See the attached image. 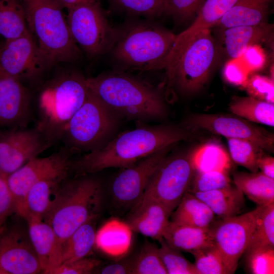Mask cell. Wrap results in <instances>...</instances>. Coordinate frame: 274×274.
Wrapping results in <instances>:
<instances>
[{
  "instance_id": "ab89813d",
  "label": "cell",
  "mask_w": 274,
  "mask_h": 274,
  "mask_svg": "<svg viewBox=\"0 0 274 274\" xmlns=\"http://www.w3.org/2000/svg\"><path fill=\"white\" fill-rule=\"evenodd\" d=\"M244 254L246 268L249 273H274V248L256 249Z\"/></svg>"
},
{
  "instance_id": "836d02e7",
  "label": "cell",
  "mask_w": 274,
  "mask_h": 274,
  "mask_svg": "<svg viewBox=\"0 0 274 274\" xmlns=\"http://www.w3.org/2000/svg\"><path fill=\"white\" fill-rule=\"evenodd\" d=\"M232 160L250 172H258L257 160L262 155V149L246 140L227 138Z\"/></svg>"
},
{
  "instance_id": "f6af8a7d",
  "label": "cell",
  "mask_w": 274,
  "mask_h": 274,
  "mask_svg": "<svg viewBox=\"0 0 274 274\" xmlns=\"http://www.w3.org/2000/svg\"><path fill=\"white\" fill-rule=\"evenodd\" d=\"M224 77L230 83L244 87L248 79L247 71L236 64H227L224 69Z\"/></svg>"
},
{
  "instance_id": "f907efd6",
  "label": "cell",
  "mask_w": 274,
  "mask_h": 274,
  "mask_svg": "<svg viewBox=\"0 0 274 274\" xmlns=\"http://www.w3.org/2000/svg\"><path fill=\"white\" fill-rule=\"evenodd\" d=\"M2 174H3L2 173V171H1V169H0V176H1V175H2Z\"/></svg>"
},
{
  "instance_id": "5b68a950",
  "label": "cell",
  "mask_w": 274,
  "mask_h": 274,
  "mask_svg": "<svg viewBox=\"0 0 274 274\" xmlns=\"http://www.w3.org/2000/svg\"><path fill=\"white\" fill-rule=\"evenodd\" d=\"M59 185L43 221L62 244L88 221L97 218L102 202L100 182L86 175Z\"/></svg>"
},
{
  "instance_id": "277c9868",
  "label": "cell",
  "mask_w": 274,
  "mask_h": 274,
  "mask_svg": "<svg viewBox=\"0 0 274 274\" xmlns=\"http://www.w3.org/2000/svg\"><path fill=\"white\" fill-rule=\"evenodd\" d=\"M86 78L77 72L57 76L41 89L35 126L51 146L61 141L69 120L84 102Z\"/></svg>"
},
{
  "instance_id": "681fc988",
  "label": "cell",
  "mask_w": 274,
  "mask_h": 274,
  "mask_svg": "<svg viewBox=\"0 0 274 274\" xmlns=\"http://www.w3.org/2000/svg\"><path fill=\"white\" fill-rule=\"evenodd\" d=\"M61 7L68 9L76 5L93 0H57Z\"/></svg>"
},
{
  "instance_id": "bcb514c9",
  "label": "cell",
  "mask_w": 274,
  "mask_h": 274,
  "mask_svg": "<svg viewBox=\"0 0 274 274\" xmlns=\"http://www.w3.org/2000/svg\"><path fill=\"white\" fill-rule=\"evenodd\" d=\"M133 257L112 263L102 267L101 274H132Z\"/></svg>"
},
{
  "instance_id": "f35d334b",
  "label": "cell",
  "mask_w": 274,
  "mask_h": 274,
  "mask_svg": "<svg viewBox=\"0 0 274 274\" xmlns=\"http://www.w3.org/2000/svg\"><path fill=\"white\" fill-rule=\"evenodd\" d=\"M230 184L228 172L212 170L195 173L188 192H206L222 188Z\"/></svg>"
},
{
  "instance_id": "74e56055",
  "label": "cell",
  "mask_w": 274,
  "mask_h": 274,
  "mask_svg": "<svg viewBox=\"0 0 274 274\" xmlns=\"http://www.w3.org/2000/svg\"><path fill=\"white\" fill-rule=\"evenodd\" d=\"M191 254L199 274H228L215 244L197 250Z\"/></svg>"
},
{
  "instance_id": "f546056e",
  "label": "cell",
  "mask_w": 274,
  "mask_h": 274,
  "mask_svg": "<svg viewBox=\"0 0 274 274\" xmlns=\"http://www.w3.org/2000/svg\"><path fill=\"white\" fill-rule=\"evenodd\" d=\"M190 160L195 173L212 170L228 172L230 159L225 149L220 144L206 143L190 153Z\"/></svg>"
},
{
  "instance_id": "d590c367",
  "label": "cell",
  "mask_w": 274,
  "mask_h": 274,
  "mask_svg": "<svg viewBox=\"0 0 274 274\" xmlns=\"http://www.w3.org/2000/svg\"><path fill=\"white\" fill-rule=\"evenodd\" d=\"M119 11L132 16L153 19L165 14L164 0H110Z\"/></svg>"
},
{
  "instance_id": "5bb4252c",
  "label": "cell",
  "mask_w": 274,
  "mask_h": 274,
  "mask_svg": "<svg viewBox=\"0 0 274 274\" xmlns=\"http://www.w3.org/2000/svg\"><path fill=\"white\" fill-rule=\"evenodd\" d=\"M173 146L161 149L122 168L111 185L113 200L117 207L130 210L138 202L151 178L168 155Z\"/></svg>"
},
{
  "instance_id": "484cf974",
  "label": "cell",
  "mask_w": 274,
  "mask_h": 274,
  "mask_svg": "<svg viewBox=\"0 0 274 274\" xmlns=\"http://www.w3.org/2000/svg\"><path fill=\"white\" fill-rule=\"evenodd\" d=\"M170 217V221L177 224L210 228L215 215L204 202L187 192Z\"/></svg>"
},
{
  "instance_id": "8992f818",
  "label": "cell",
  "mask_w": 274,
  "mask_h": 274,
  "mask_svg": "<svg viewBox=\"0 0 274 274\" xmlns=\"http://www.w3.org/2000/svg\"><path fill=\"white\" fill-rule=\"evenodd\" d=\"M28 31L50 67L81 56L57 0H22Z\"/></svg>"
},
{
  "instance_id": "e575fe53",
  "label": "cell",
  "mask_w": 274,
  "mask_h": 274,
  "mask_svg": "<svg viewBox=\"0 0 274 274\" xmlns=\"http://www.w3.org/2000/svg\"><path fill=\"white\" fill-rule=\"evenodd\" d=\"M132 274H167L162 261L159 247L146 242L133 257Z\"/></svg>"
},
{
  "instance_id": "7dc6e473",
  "label": "cell",
  "mask_w": 274,
  "mask_h": 274,
  "mask_svg": "<svg viewBox=\"0 0 274 274\" xmlns=\"http://www.w3.org/2000/svg\"><path fill=\"white\" fill-rule=\"evenodd\" d=\"M244 55L251 69L260 68L263 65L265 60L264 53L258 45L249 47Z\"/></svg>"
},
{
  "instance_id": "8fae6325",
  "label": "cell",
  "mask_w": 274,
  "mask_h": 274,
  "mask_svg": "<svg viewBox=\"0 0 274 274\" xmlns=\"http://www.w3.org/2000/svg\"><path fill=\"white\" fill-rule=\"evenodd\" d=\"M70 153L66 148L46 157L34 158L7 176L14 212L24 218L27 193L37 182L48 179L63 181L67 177L70 172Z\"/></svg>"
},
{
  "instance_id": "9a60e30c",
  "label": "cell",
  "mask_w": 274,
  "mask_h": 274,
  "mask_svg": "<svg viewBox=\"0 0 274 274\" xmlns=\"http://www.w3.org/2000/svg\"><path fill=\"white\" fill-rule=\"evenodd\" d=\"M183 125L191 130L202 129L226 138L248 140L262 150H273V133L236 115L195 114L189 117Z\"/></svg>"
},
{
  "instance_id": "ba28073f",
  "label": "cell",
  "mask_w": 274,
  "mask_h": 274,
  "mask_svg": "<svg viewBox=\"0 0 274 274\" xmlns=\"http://www.w3.org/2000/svg\"><path fill=\"white\" fill-rule=\"evenodd\" d=\"M120 118L88 89L84 102L66 125L61 141L70 153L99 149L114 137Z\"/></svg>"
},
{
  "instance_id": "d6a6232c",
  "label": "cell",
  "mask_w": 274,
  "mask_h": 274,
  "mask_svg": "<svg viewBox=\"0 0 274 274\" xmlns=\"http://www.w3.org/2000/svg\"><path fill=\"white\" fill-rule=\"evenodd\" d=\"M274 248V203L265 206L258 218L244 254L251 250Z\"/></svg>"
},
{
  "instance_id": "ffe728a7",
  "label": "cell",
  "mask_w": 274,
  "mask_h": 274,
  "mask_svg": "<svg viewBox=\"0 0 274 274\" xmlns=\"http://www.w3.org/2000/svg\"><path fill=\"white\" fill-rule=\"evenodd\" d=\"M28 233L42 267L49 272L62 263V246L52 227L43 220L30 219Z\"/></svg>"
},
{
  "instance_id": "7bdbcfd3",
  "label": "cell",
  "mask_w": 274,
  "mask_h": 274,
  "mask_svg": "<svg viewBox=\"0 0 274 274\" xmlns=\"http://www.w3.org/2000/svg\"><path fill=\"white\" fill-rule=\"evenodd\" d=\"M101 261L98 259L84 257L74 261L61 263L52 270L49 274H88L98 268Z\"/></svg>"
},
{
  "instance_id": "cb8c5ba5",
  "label": "cell",
  "mask_w": 274,
  "mask_h": 274,
  "mask_svg": "<svg viewBox=\"0 0 274 274\" xmlns=\"http://www.w3.org/2000/svg\"><path fill=\"white\" fill-rule=\"evenodd\" d=\"M191 193L204 202L215 215L221 219L238 215L245 205L244 194L231 184L216 190Z\"/></svg>"
},
{
  "instance_id": "83f0119b",
  "label": "cell",
  "mask_w": 274,
  "mask_h": 274,
  "mask_svg": "<svg viewBox=\"0 0 274 274\" xmlns=\"http://www.w3.org/2000/svg\"><path fill=\"white\" fill-rule=\"evenodd\" d=\"M63 181L48 179L39 181L28 191L25 201L26 221L30 219L43 220L48 212L55 193Z\"/></svg>"
},
{
  "instance_id": "30bf717a",
  "label": "cell",
  "mask_w": 274,
  "mask_h": 274,
  "mask_svg": "<svg viewBox=\"0 0 274 274\" xmlns=\"http://www.w3.org/2000/svg\"><path fill=\"white\" fill-rule=\"evenodd\" d=\"M194 173L190 153L168 155L151 178L138 202L156 200L172 214L188 192Z\"/></svg>"
},
{
  "instance_id": "4316f807",
  "label": "cell",
  "mask_w": 274,
  "mask_h": 274,
  "mask_svg": "<svg viewBox=\"0 0 274 274\" xmlns=\"http://www.w3.org/2000/svg\"><path fill=\"white\" fill-rule=\"evenodd\" d=\"M235 186L257 206L274 203V179L261 172H235L233 174Z\"/></svg>"
},
{
  "instance_id": "c3c4849f",
  "label": "cell",
  "mask_w": 274,
  "mask_h": 274,
  "mask_svg": "<svg viewBox=\"0 0 274 274\" xmlns=\"http://www.w3.org/2000/svg\"><path fill=\"white\" fill-rule=\"evenodd\" d=\"M257 166L265 176L274 179V158L262 155L257 160Z\"/></svg>"
},
{
  "instance_id": "8d00e7d4",
  "label": "cell",
  "mask_w": 274,
  "mask_h": 274,
  "mask_svg": "<svg viewBox=\"0 0 274 274\" xmlns=\"http://www.w3.org/2000/svg\"><path fill=\"white\" fill-rule=\"evenodd\" d=\"M159 250L167 274H199L194 264L188 260L181 251L170 247L162 238Z\"/></svg>"
},
{
  "instance_id": "7402d4cb",
  "label": "cell",
  "mask_w": 274,
  "mask_h": 274,
  "mask_svg": "<svg viewBox=\"0 0 274 274\" xmlns=\"http://www.w3.org/2000/svg\"><path fill=\"white\" fill-rule=\"evenodd\" d=\"M163 238L172 248L192 253L215 244L210 228H199L175 223L169 220Z\"/></svg>"
},
{
  "instance_id": "603a6c76",
  "label": "cell",
  "mask_w": 274,
  "mask_h": 274,
  "mask_svg": "<svg viewBox=\"0 0 274 274\" xmlns=\"http://www.w3.org/2000/svg\"><path fill=\"white\" fill-rule=\"evenodd\" d=\"M272 0H238L215 24L221 29L265 23Z\"/></svg>"
},
{
  "instance_id": "6da1fadb",
  "label": "cell",
  "mask_w": 274,
  "mask_h": 274,
  "mask_svg": "<svg viewBox=\"0 0 274 274\" xmlns=\"http://www.w3.org/2000/svg\"><path fill=\"white\" fill-rule=\"evenodd\" d=\"M191 137V130L184 127H138L121 133L102 148L71 161L70 171L80 176L108 168H125L155 152Z\"/></svg>"
},
{
  "instance_id": "ac0fdd59",
  "label": "cell",
  "mask_w": 274,
  "mask_h": 274,
  "mask_svg": "<svg viewBox=\"0 0 274 274\" xmlns=\"http://www.w3.org/2000/svg\"><path fill=\"white\" fill-rule=\"evenodd\" d=\"M31 96L22 81L0 74V127H25L32 114Z\"/></svg>"
},
{
  "instance_id": "44dd1931",
  "label": "cell",
  "mask_w": 274,
  "mask_h": 274,
  "mask_svg": "<svg viewBox=\"0 0 274 274\" xmlns=\"http://www.w3.org/2000/svg\"><path fill=\"white\" fill-rule=\"evenodd\" d=\"M272 28L271 25L263 23L222 29V42L226 55L231 59L239 58L249 47L267 40Z\"/></svg>"
},
{
  "instance_id": "ee69618b",
  "label": "cell",
  "mask_w": 274,
  "mask_h": 274,
  "mask_svg": "<svg viewBox=\"0 0 274 274\" xmlns=\"http://www.w3.org/2000/svg\"><path fill=\"white\" fill-rule=\"evenodd\" d=\"M14 212V204L9 188L7 176H0V227L6 222L10 215Z\"/></svg>"
},
{
  "instance_id": "4fadbf2b",
  "label": "cell",
  "mask_w": 274,
  "mask_h": 274,
  "mask_svg": "<svg viewBox=\"0 0 274 274\" xmlns=\"http://www.w3.org/2000/svg\"><path fill=\"white\" fill-rule=\"evenodd\" d=\"M49 68L28 30L19 37L0 42V74L22 81L35 79Z\"/></svg>"
},
{
  "instance_id": "2e32d148",
  "label": "cell",
  "mask_w": 274,
  "mask_h": 274,
  "mask_svg": "<svg viewBox=\"0 0 274 274\" xmlns=\"http://www.w3.org/2000/svg\"><path fill=\"white\" fill-rule=\"evenodd\" d=\"M51 145L35 127L8 128L0 133V169L8 176Z\"/></svg>"
},
{
  "instance_id": "d4e9b609",
  "label": "cell",
  "mask_w": 274,
  "mask_h": 274,
  "mask_svg": "<svg viewBox=\"0 0 274 274\" xmlns=\"http://www.w3.org/2000/svg\"><path fill=\"white\" fill-rule=\"evenodd\" d=\"M238 1L206 0L191 25L176 35L173 46H182L201 30L210 29Z\"/></svg>"
},
{
  "instance_id": "7c38bea8",
  "label": "cell",
  "mask_w": 274,
  "mask_h": 274,
  "mask_svg": "<svg viewBox=\"0 0 274 274\" xmlns=\"http://www.w3.org/2000/svg\"><path fill=\"white\" fill-rule=\"evenodd\" d=\"M266 206H257L245 214L219 221L213 231L214 243L219 249L228 273H234L244 254L256 221Z\"/></svg>"
},
{
  "instance_id": "e0dca14e",
  "label": "cell",
  "mask_w": 274,
  "mask_h": 274,
  "mask_svg": "<svg viewBox=\"0 0 274 274\" xmlns=\"http://www.w3.org/2000/svg\"><path fill=\"white\" fill-rule=\"evenodd\" d=\"M0 270L3 274L42 272L28 232L18 226L0 227Z\"/></svg>"
},
{
  "instance_id": "b9f144b4",
  "label": "cell",
  "mask_w": 274,
  "mask_h": 274,
  "mask_svg": "<svg viewBox=\"0 0 274 274\" xmlns=\"http://www.w3.org/2000/svg\"><path fill=\"white\" fill-rule=\"evenodd\" d=\"M244 88L250 96L273 104V79L255 75L248 78Z\"/></svg>"
},
{
  "instance_id": "7a4b0ae2",
  "label": "cell",
  "mask_w": 274,
  "mask_h": 274,
  "mask_svg": "<svg viewBox=\"0 0 274 274\" xmlns=\"http://www.w3.org/2000/svg\"><path fill=\"white\" fill-rule=\"evenodd\" d=\"M89 90L120 118L161 119L167 109L161 92L150 83L122 71L86 78Z\"/></svg>"
},
{
  "instance_id": "d6986e66",
  "label": "cell",
  "mask_w": 274,
  "mask_h": 274,
  "mask_svg": "<svg viewBox=\"0 0 274 274\" xmlns=\"http://www.w3.org/2000/svg\"><path fill=\"white\" fill-rule=\"evenodd\" d=\"M171 213L159 202L146 199L137 202L125 221L131 230L158 241L163 238Z\"/></svg>"
},
{
  "instance_id": "9c48e42d",
  "label": "cell",
  "mask_w": 274,
  "mask_h": 274,
  "mask_svg": "<svg viewBox=\"0 0 274 274\" xmlns=\"http://www.w3.org/2000/svg\"><path fill=\"white\" fill-rule=\"evenodd\" d=\"M67 10L71 35L89 57L95 58L110 52L116 28L110 24L97 0L81 3Z\"/></svg>"
},
{
  "instance_id": "3957f363",
  "label": "cell",
  "mask_w": 274,
  "mask_h": 274,
  "mask_svg": "<svg viewBox=\"0 0 274 274\" xmlns=\"http://www.w3.org/2000/svg\"><path fill=\"white\" fill-rule=\"evenodd\" d=\"M152 19H131L116 28L110 51L119 70L149 71L162 69L176 35Z\"/></svg>"
},
{
  "instance_id": "816d5d0a",
  "label": "cell",
  "mask_w": 274,
  "mask_h": 274,
  "mask_svg": "<svg viewBox=\"0 0 274 274\" xmlns=\"http://www.w3.org/2000/svg\"><path fill=\"white\" fill-rule=\"evenodd\" d=\"M0 274H3L1 270H0Z\"/></svg>"
},
{
  "instance_id": "4dcf8cb0",
  "label": "cell",
  "mask_w": 274,
  "mask_h": 274,
  "mask_svg": "<svg viewBox=\"0 0 274 274\" xmlns=\"http://www.w3.org/2000/svg\"><path fill=\"white\" fill-rule=\"evenodd\" d=\"M235 115L251 122L274 126V105L251 96L235 97L229 104Z\"/></svg>"
},
{
  "instance_id": "1f68e13d",
  "label": "cell",
  "mask_w": 274,
  "mask_h": 274,
  "mask_svg": "<svg viewBox=\"0 0 274 274\" xmlns=\"http://www.w3.org/2000/svg\"><path fill=\"white\" fill-rule=\"evenodd\" d=\"M27 30L22 0H0V35L8 40Z\"/></svg>"
},
{
  "instance_id": "52a82bcc",
  "label": "cell",
  "mask_w": 274,
  "mask_h": 274,
  "mask_svg": "<svg viewBox=\"0 0 274 274\" xmlns=\"http://www.w3.org/2000/svg\"><path fill=\"white\" fill-rule=\"evenodd\" d=\"M218 46L210 29H205L186 44L172 49L162 69L165 71L167 88L176 87L190 94L207 83L218 56Z\"/></svg>"
},
{
  "instance_id": "60d3db41",
  "label": "cell",
  "mask_w": 274,
  "mask_h": 274,
  "mask_svg": "<svg viewBox=\"0 0 274 274\" xmlns=\"http://www.w3.org/2000/svg\"><path fill=\"white\" fill-rule=\"evenodd\" d=\"M206 0H164L165 14L179 22L197 15Z\"/></svg>"
},
{
  "instance_id": "f1b7e54d",
  "label": "cell",
  "mask_w": 274,
  "mask_h": 274,
  "mask_svg": "<svg viewBox=\"0 0 274 274\" xmlns=\"http://www.w3.org/2000/svg\"><path fill=\"white\" fill-rule=\"evenodd\" d=\"M97 218L83 224L62 244V263L86 257L91 252L95 245Z\"/></svg>"
}]
</instances>
